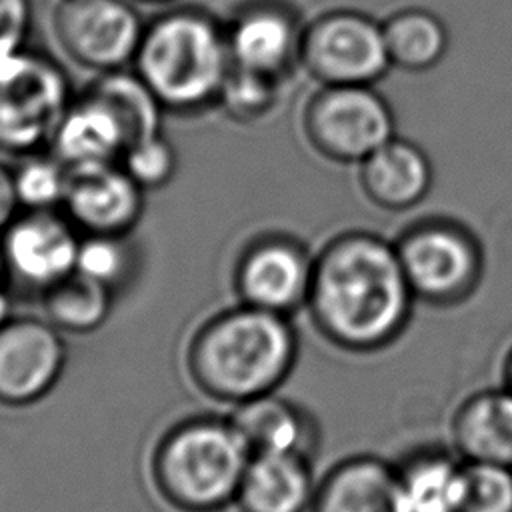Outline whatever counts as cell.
Masks as SVG:
<instances>
[{
    "label": "cell",
    "instance_id": "cell-18",
    "mask_svg": "<svg viewBox=\"0 0 512 512\" xmlns=\"http://www.w3.org/2000/svg\"><path fill=\"white\" fill-rule=\"evenodd\" d=\"M434 170L414 142L394 136L358 164V184L366 200L382 210L414 208L430 192Z\"/></svg>",
    "mask_w": 512,
    "mask_h": 512
},
{
    "label": "cell",
    "instance_id": "cell-17",
    "mask_svg": "<svg viewBox=\"0 0 512 512\" xmlns=\"http://www.w3.org/2000/svg\"><path fill=\"white\" fill-rule=\"evenodd\" d=\"M310 512H406L396 464L374 454L334 462L316 482Z\"/></svg>",
    "mask_w": 512,
    "mask_h": 512
},
{
    "label": "cell",
    "instance_id": "cell-28",
    "mask_svg": "<svg viewBox=\"0 0 512 512\" xmlns=\"http://www.w3.org/2000/svg\"><path fill=\"white\" fill-rule=\"evenodd\" d=\"M120 166L144 192L160 190L176 178L178 152L160 132L130 144L120 158Z\"/></svg>",
    "mask_w": 512,
    "mask_h": 512
},
{
    "label": "cell",
    "instance_id": "cell-4",
    "mask_svg": "<svg viewBox=\"0 0 512 512\" xmlns=\"http://www.w3.org/2000/svg\"><path fill=\"white\" fill-rule=\"evenodd\" d=\"M250 452L228 416L190 414L172 422L148 454V480L174 512H222L234 498Z\"/></svg>",
    "mask_w": 512,
    "mask_h": 512
},
{
    "label": "cell",
    "instance_id": "cell-9",
    "mask_svg": "<svg viewBox=\"0 0 512 512\" xmlns=\"http://www.w3.org/2000/svg\"><path fill=\"white\" fill-rule=\"evenodd\" d=\"M144 24L132 0H58L50 14L60 52L92 76L132 68Z\"/></svg>",
    "mask_w": 512,
    "mask_h": 512
},
{
    "label": "cell",
    "instance_id": "cell-14",
    "mask_svg": "<svg viewBox=\"0 0 512 512\" xmlns=\"http://www.w3.org/2000/svg\"><path fill=\"white\" fill-rule=\"evenodd\" d=\"M132 144V132L116 106L92 86L74 94L60 118L48 152L70 172L120 164Z\"/></svg>",
    "mask_w": 512,
    "mask_h": 512
},
{
    "label": "cell",
    "instance_id": "cell-27",
    "mask_svg": "<svg viewBox=\"0 0 512 512\" xmlns=\"http://www.w3.org/2000/svg\"><path fill=\"white\" fill-rule=\"evenodd\" d=\"M460 512H512V468L464 462Z\"/></svg>",
    "mask_w": 512,
    "mask_h": 512
},
{
    "label": "cell",
    "instance_id": "cell-15",
    "mask_svg": "<svg viewBox=\"0 0 512 512\" xmlns=\"http://www.w3.org/2000/svg\"><path fill=\"white\" fill-rule=\"evenodd\" d=\"M144 208L146 192L120 164L70 172L62 212L82 236H130Z\"/></svg>",
    "mask_w": 512,
    "mask_h": 512
},
{
    "label": "cell",
    "instance_id": "cell-32",
    "mask_svg": "<svg viewBox=\"0 0 512 512\" xmlns=\"http://www.w3.org/2000/svg\"><path fill=\"white\" fill-rule=\"evenodd\" d=\"M502 380H504V388H508L512 392V346L508 348L506 356H504V364H502Z\"/></svg>",
    "mask_w": 512,
    "mask_h": 512
},
{
    "label": "cell",
    "instance_id": "cell-16",
    "mask_svg": "<svg viewBox=\"0 0 512 512\" xmlns=\"http://www.w3.org/2000/svg\"><path fill=\"white\" fill-rule=\"evenodd\" d=\"M230 422L254 454H298L314 462L320 424L312 412L278 392L230 408Z\"/></svg>",
    "mask_w": 512,
    "mask_h": 512
},
{
    "label": "cell",
    "instance_id": "cell-29",
    "mask_svg": "<svg viewBox=\"0 0 512 512\" xmlns=\"http://www.w3.org/2000/svg\"><path fill=\"white\" fill-rule=\"evenodd\" d=\"M32 22V0H0V62L28 46Z\"/></svg>",
    "mask_w": 512,
    "mask_h": 512
},
{
    "label": "cell",
    "instance_id": "cell-12",
    "mask_svg": "<svg viewBox=\"0 0 512 512\" xmlns=\"http://www.w3.org/2000/svg\"><path fill=\"white\" fill-rule=\"evenodd\" d=\"M304 24L288 0H242L224 18L234 68L288 82L300 68Z\"/></svg>",
    "mask_w": 512,
    "mask_h": 512
},
{
    "label": "cell",
    "instance_id": "cell-25",
    "mask_svg": "<svg viewBox=\"0 0 512 512\" xmlns=\"http://www.w3.org/2000/svg\"><path fill=\"white\" fill-rule=\"evenodd\" d=\"M286 82L232 66L218 98V110L234 124L252 126L274 116Z\"/></svg>",
    "mask_w": 512,
    "mask_h": 512
},
{
    "label": "cell",
    "instance_id": "cell-3",
    "mask_svg": "<svg viewBox=\"0 0 512 512\" xmlns=\"http://www.w3.org/2000/svg\"><path fill=\"white\" fill-rule=\"evenodd\" d=\"M232 66L224 18L196 4H170L148 18L132 62L160 106L178 116L214 110Z\"/></svg>",
    "mask_w": 512,
    "mask_h": 512
},
{
    "label": "cell",
    "instance_id": "cell-26",
    "mask_svg": "<svg viewBox=\"0 0 512 512\" xmlns=\"http://www.w3.org/2000/svg\"><path fill=\"white\" fill-rule=\"evenodd\" d=\"M136 268V248L130 236H80L76 272L118 294Z\"/></svg>",
    "mask_w": 512,
    "mask_h": 512
},
{
    "label": "cell",
    "instance_id": "cell-7",
    "mask_svg": "<svg viewBox=\"0 0 512 512\" xmlns=\"http://www.w3.org/2000/svg\"><path fill=\"white\" fill-rule=\"evenodd\" d=\"M300 130L320 158L358 166L396 136V120L374 86H318L300 110Z\"/></svg>",
    "mask_w": 512,
    "mask_h": 512
},
{
    "label": "cell",
    "instance_id": "cell-34",
    "mask_svg": "<svg viewBox=\"0 0 512 512\" xmlns=\"http://www.w3.org/2000/svg\"><path fill=\"white\" fill-rule=\"evenodd\" d=\"M0 284H8V282H6V262H4L2 244H0Z\"/></svg>",
    "mask_w": 512,
    "mask_h": 512
},
{
    "label": "cell",
    "instance_id": "cell-11",
    "mask_svg": "<svg viewBox=\"0 0 512 512\" xmlns=\"http://www.w3.org/2000/svg\"><path fill=\"white\" fill-rule=\"evenodd\" d=\"M80 236L62 210H20L0 232L8 286L38 298L70 276Z\"/></svg>",
    "mask_w": 512,
    "mask_h": 512
},
{
    "label": "cell",
    "instance_id": "cell-23",
    "mask_svg": "<svg viewBox=\"0 0 512 512\" xmlns=\"http://www.w3.org/2000/svg\"><path fill=\"white\" fill-rule=\"evenodd\" d=\"M114 300L116 294L110 288L76 270L38 296L42 318L58 332L74 336L102 328L114 310Z\"/></svg>",
    "mask_w": 512,
    "mask_h": 512
},
{
    "label": "cell",
    "instance_id": "cell-24",
    "mask_svg": "<svg viewBox=\"0 0 512 512\" xmlns=\"http://www.w3.org/2000/svg\"><path fill=\"white\" fill-rule=\"evenodd\" d=\"M12 182L20 210H62L70 170L48 150L18 158Z\"/></svg>",
    "mask_w": 512,
    "mask_h": 512
},
{
    "label": "cell",
    "instance_id": "cell-13",
    "mask_svg": "<svg viewBox=\"0 0 512 512\" xmlns=\"http://www.w3.org/2000/svg\"><path fill=\"white\" fill-rule=\"evenodd\" d=\"M66 342L42 316H14L0 326V406L44 400L66 368Z\"/></svg>",
    "mask_w": 512,
    "mask_h": 512
},
{
    "label": "cell",
    "instance_id": "cell-2",
    "mask_svg": "<svg viewBox=\"0 0 512 512\" xmlns=\"http://www.w3.org/2000/svg\"><path fill=\"white\" fill-rule=\"evenodd\" d=\"M298 350L292 318L238 302L194 326L182 366L196 392L234 408L278 392L296 366Z\"/></svg>",
    "mask_w": 512,
    "mask_h": 512
},
{
    "label": "cell",
    "instance_id": "cell-30",
    "mask_svg": "<svg viewBox=\"0 0 512 512\" xmlns=\"http://www.w3.org/2000/svg\"><path fill=\"white\" fill-rule=\"evenodd\" d=\"M20 212L14 182H12V168L0 162V232L10 224V220Z\"/></svg>",
    "mask_w": 512,
    "mask_h": 512
},
{
    "label": "cell",
    "instance_id": "cell-21",
    "mask_svg": "<svg viewBox=\"0 0 512 512\" xmlns=\"http://www.w3.org/2000/svg\"><path fill=\"white\" fill-rule=\"evenodd\" d=\"M396 464L406 512H460L464 460L444 446H420Z\"/></svg>",
    "mask_w": 512,
    "mask_h": 512
},
{
    "label": "cell",
    "instance_id": "cell-1",
    "mask_svg": "<svg viewBox=\"0 0 512 512\" xmlns=\"http://www.w3.org/2000/svg\"><path fill=\"white\" fill-rule=\"evenodd\" d=\"M414 302L394 240L344 230L314 254L304 310L316 334L342 352L372 354L392 346L406 332Z\"/></svg>",
    "mask_w": 512,
    "mask_h": 512
},
{
    "label": "cell",
    "instance_id": "cell-5",
    "mask_svg": "<svg viewBox=\"0 0 512 512\" xmlns=\"http://www.w3.org/2000/svg\"><path fill=\"white\" fill-rule=\"evenodd\" d=\"M416 302L452 308L474 296L484 278V248L476 232L450 216H424L394 240Z\"/></svg>",
    "mask_w": 512,
    "mask_h": 512
},
{
    "label": "cell",
    "instance_id": "cell-31",
    "mask_svg": "<svg viewBox=\"0 0 512 512\" xmlns=\"http://www.w3.org/2000/svg\"><path fill=\"white\" fill-rule=\"evenodd\" d=\"M14 316V290L8 284H0V326Z\"/></svg>",
    "mask_w": 512,
    "mask_h": 512
},
{
    "label": "cell",
    "instance_id": "cell-22",
    "mask_svg": "<svg viewBox=\"0 0 512 512\" xmlns=\"http://www.w3.org/2000/svg\"><path fill=\"white\" fill-rule=\"evenodd\" d=\"M382 30L392 66L414 74L438 66L450 46L444 20L428 8H400L382 22Z\"/></svg>",
    "mask_w": 512,
    "mask_h": 512
},
{
    "label": "cell",
    "instance_id": "cell-10",
    "mask_svg": "<svg viewBox=\"0 0 512 512\" xmlns=\"http://www.w3.org/2000/svg\"><path fill=\"white\" fill-rule=\"evenodd\" d=\"M314 254L298 236L260 232L244 242L232 266V290L240 304L292 318L306 308Z\"/></svg>",
    "mask_w": 512,
    "mask_h": 512
},
{
    "label": "cell",
    "instance_id": "cell-33",
    "mask_svg": "<svg viewBox=\"0 0 512 512\" xmlns=\"http://www.w3.org/2000/svg\"><path fill=\"white\" fill-rule=\"evenodd\" d=\"M132 2L148 4V6H170V4H174L176 0H132Z\"/></svg>",
    "mask_w": 512,
    "mask_h": 512
},
{
    "label": "cell",
    "instance_id": "cell-6",
    "mask_svg": "<svg viewBox=\"0 0 512 512\" xmlns=\"http://www.w3.org/2000/svg\"><path fill=\"white\" fill-rule=\"evenodd\" d=\"M74 98L64 68L46 52L22 48L0 62V154L22 158L48 150Z\"/></svg>",
    "mask_w": 512,
    "mask_h": 512
},
{
    "label": "cell",
    "instance_id": "cell-19",
    "mask_svg": "<svg viewBox=\"0 0 512 512\" xmlns=\"http://www.w3.org/2000/svg\"><path fill=\"white\" fill-rule=\"evenodd\" d=\"M316 492L312 460L298 454H254L242 474L236 512H310Z\"/></svg>",
    "mask_w": 512,
    "mask_h": 512
},
{
    "label": "cell",
    "instance_id": "cell-8",
    "mask_svg": "<svg viewBox=\"0 0 512 512\" xmlns=\"http://www.w3.org/2000/svg\"><path fill=\"white\" fill-rule=\"evenodd\" d=\"M300 68L318 86H374L392 68L382 22L354 8H332L306 20Z\"/></svg>",
    "mask_w": 512,
    "mask_h": 512
},
{
    "label": "cell",
    "instance_id": "cell-20",
    "mask_svg": "<svg viewBox=\"0 0 512 512\" xmlns=\"http://www.w3.org/2000/svg\"><path fill=\"white\" fill-rule=\"evenodd\" d=\"M450 440L464 462L512 468V392L502 386L466 396L450 418Z\"/></svg>",
    "mask_w": 512,
    "mask_h": 512
}]
</instances>
